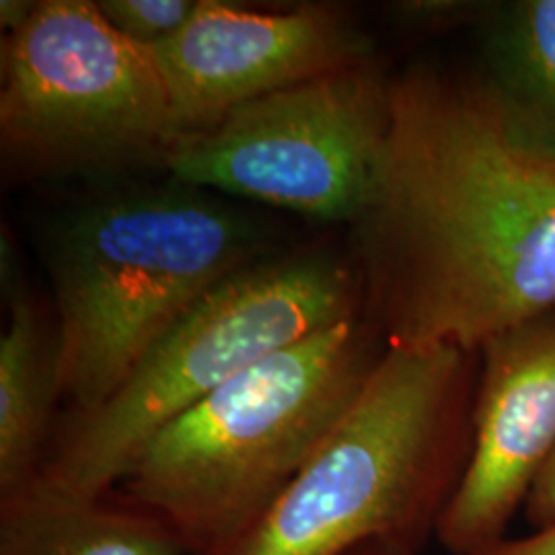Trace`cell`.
I'll return each mask as SVG.
<instances>
[{
	"instance_id": "6da1fadb",
	"label": "cell",
	"mask_w": 555,
	"mask_h": 555,
	"mask_svg": "<svg viewBox=\"0 0 555 555\" xmlns=\"http://www.w3.org/2000/svg\"><path fill=\"white\" fill-rule=\"evenodd\" d=\"M364 318L387 346L479 350L555 309V146L474 66L391 79L373 188L350 222Z\"/></svg>"
},
{
	"instance_id": "7a4b0ae2",
	"label": "cell",
	"mask_w": 555,
	"mask_h": 555,
	"mask_svg": "<svg viewBox=\"0 0 555 555\" xmlns=\"http://www.w3.org/2000/svg\"><path fill=\"white\" fill-rule=\"evenodd\" d=\"M268 224L171 179L70 208L46 261L56 302L60 401L93 410L222 280L268 258Z\"/></svg>"
},
{
	"instance_id": "3957f363",
	"label": "cell",
	"mask_w": 555,
	"mask_h": 555,
	"mask_svg": "<svg viewBox=\"0 0 555 555\" xmlns=\"http://www.w3.org/2000/svg\"><path fill=\"white\" fill-rule=\"evenodd\" d=\"M479 350L387 346L334 433L266 515L206 555H341L371 539L424 550L474 451Z\"/></svg>"
},
{
	"instance_id": "277c9868",
	"label": "cell",
	"mask_w": 555,
	"mask_h": 555,
	"mask_svg": "<svg viewBox=\"0 0 555 555\" xmlns=\"http://www.w3.org/2000/svg\"><path fill=\"white\" fill-rule=\"evenodd\" d=\"M387 350L364 315L261 358L167 424L119 483L188 555L247 533L354 405Z\"/></svg>"
},
{
	"instance_id": "5b68a950",
	"label": "cell",
	"mask_w": 555,
	"mask_h": 555,
	"mask_svg": "<svg viewBox=\"0 0 555 555\" xmlns=\"http://www.w3.org/2000/svg\"><path fill=\"white\" fill-rule=\"evenodd\" d=\"M364 315L352 258L315 249L222 280L93 410L66 412L34 486L64 498L114 492L142 449L204 397L302 337Z\"/></svg>"
},
{
	"instance_id": "8992f818",
	"label": "cell",
	"mask_w": 555,
	"mask_h": 555,
	"mask_svg": "<svg viewBox=\"0 0 555 555\" xmlns=\"http://www.w3.org/2000/svg\"><path fill=\"white\" fill-rule=\"evenodd\" d=\"M0 153L7 176H112L167 167L181 139L153 48L91 0H41L2 40Z\"/></svg>"
},
{
	"instance_id": "52a82bcc",
	"label": "cell",
	"mask_w": 555,
	"mask_h": 555,
	"mask_svg": "<svg viewBox=\"0 0 555 555\" xmlns=\"http://www.w3.org/2000/svg\"><path fill=\"white\" fill-rule=\"evenodd\" d=\"M391 79L373 59L243 103L181 137L165 171L212 194L350 224L389 132Z\"/></svg>"
},
{
	"instance_id": "ba28073f",
	"label": "cell",
	"mask_w": 555,
	"mask_h": 555,
	"mask_svg": "<svg viewBox=\"0 0 555 555\" xmlns=\"http://www.w3.org/2000/svg\"><path fill=\"white\" fill-rule=\"evenodd\" d=\"M181 137L206 130L238 105L373 60L352 17L330 4L254 11L202 0L178 34L153 46Z\"/></svg>"
},
{
	"instance_id": "9c48e42d",
	"label": "cell",
	"mask_w": 555,
	"mask_h": 555,
	"mask_svg": "<svg viewBox=\"0 0 555 555\" xmlns=\"http://www.w3.org/2000/svg\"><path fill=\"white\" fill-rule=\"evenodd\" d=\"M474 451L437 539L453 555L506 539L555 455V309L481 348Z\"/></svg>"
},
{
	"instance_id": "30bf717a",
	"label": "cell",
	"mask_w": 555,
	"mask_h": 555,
	"mask_svg": "<svg viewBox=\"0 0 555 555\" xmlns=\"http://www.w3.org/2000/svg\"><path fill=\"white\" fill-rule=\"evenodd\" d=\"M0 555H188L178 533L119 490L64 498L31 486L0 498Z\"/></svg>"
},
{
	"instance_id": "8fae6325",
	"label": "cell",
	"mask_w": 555,
	"mask_h": 555,
	"mask_svg": "<svg viewBox=\"0 0 555 555\" xmlns=\"http://www.w3.org/2000/svg\"><path fill=\"white\" fill-rule=\"evenodd\" d=\"M59 403L56 334L20 293L0 337V498L38 483Z\"/></svg>"
},
{
	"instance_id": "7c38bea8",
	"label": "cell",
	"mask_w": 555,
	"mask_h": 555,
	"mask_svg": "<svg viewBox=\"0 0 555 555\" xmlns=\"http://www.w3.org/2000/svg\"><path fill=\"white\" fill-rule=\"evenodd\" d=\"M477 34V68L498 100L555 146V0L490 2Z\"/></svg>"
},
{
	"instance_id": "4fadbf2b",
	"label": "cell",
	"mask_w": 555,
	"mask_h": 555,
	"mask_svg": "<svg viewBox=\"0 0 555 555\" xmlns=\"http://www.w3.org/2000/svg\"><path fill=\"white\" fill-rule=\"evenodd\" d=\"M202 0H100L101 13L119 34L142 46H157L196 15Z\"/></svg>"
},
{
	"instance_id": "5bb4252c",
	"label": "cell",
	"mask_w": 555,
	"mask_h": 555,
	"mask_svg": "<svg viewBox=\"0 0 555 555\" xmlns=\"http://www.w3.org/2000/svg\"><path fill=\"white\" fill-rule=\"evenodd\" d=\"M490 2L476 0H405L391 4L397 23L414 31H451L456 27H479Z\"/></svg>"
},
{
	"instance_id": "9a60e30c",
	"label": "cell",
	"mask_w": 555,
	"mask_h": 555,
	"mask_svg": "<svg viewBox=\"0 0 555 555\" xmlns=\"http://www.w3.org/2000/svg\"><path fill=\"white\" fill-rule=\"evenodd\" d=\"M525 516L535 531L555 525V455L537 479L525 504Z\"/></svg>"
},
{
	"instance_id": "2e32d148",
	"label": "cell",
	"mask_w": 555,
	"mask_h": 555,
	"mask_svg": "<svg viewBox=\"0 0 555 555\" xmlns=\"http://www.w3.org/2000/svg\"><path fill=\"white\" fill-rule=\"evenodd\" d=\"M469 555H555V525L537 529L531 535L502 539L494 545Z\"/></svg>"
},
{
	"instance_id": "e0dca14e",
	"label": "cell",
	"mask_w": 555,
	"mask_h": 555,
	"mask_svg": "<svg viewBox=\"0 0 555 555\" xmlns=\"http://www.w3.org/2000/svg\"><path fill=\"white\" fill-rule=\"evenodd\" d=\"M341 555H420V550L405 543H397L391 539H371V541L358 543Z\"/></svg>"
},
{
	"instance_id": "ac0fdd59",
	"label": "cell",
	"mask_w": 555,
	"mask_h": 555,
	"mask_svg": "<svg viewBox=\"0 0 555 555\" xmlns=\"http://www.w3.org/2000/svg\"><path fill=\"white\" fill-rule=\"evenodd\" d=\"M36 2H27V0H2L0 2V25L7 31L17 29L21 23L31 15Z\"/></svg>"
}]
</instances>
